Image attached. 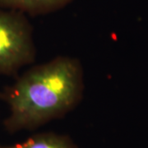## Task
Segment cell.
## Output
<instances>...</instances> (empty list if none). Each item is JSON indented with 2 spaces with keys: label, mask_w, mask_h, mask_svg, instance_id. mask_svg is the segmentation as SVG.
<instances>
[{
  "label": "cell",
  "mask_w": 148,
  "mask_h": 148,
  "mask_svg": "<svg viewBox=\"0 0 148 148\" xmlns=\"http://www.w3.org/2000/svg\"><path fill=\"white\" fill-rule=\"evenodd\" d=\"M83 78L80 61L69 56L27 71L3 95L9 109L7 127L12 131L32 128L65 114L81 100Z\"/></svg>",
  "instance_id": "6da1fadb"
},
{
  "label": "cell",
  "mask_w": 148,
  "mask_h": 148,
  "mask_svg": "<svg viewBox=\"0 0 148 148\" xmlns=\"http://www.w3.org/2000/svg\"><path fill=\"white\" fill-rule=\"evenodd\" d=\"M36 46L30 22L17 11L0 9V74L11 75L32 64Z\"/></svg>",
  "instance_id": "7a4b0ae2"
},
{
  "label": "cell",
  "mask_w": 148,
  "mask_h": 148,
  "mask_svg": "<svg viewBox=\"0 0 148 148\" xmlns=\"http://www.w3.org/2000/svg\"><path fill=\"white\" fill-rule=\"evenodd\" d=\"M73 0H0V8L20 12L42 14L58 10Z\"/></svg>",
  "instance_id": "3957f363"
},
{
  "label": "cell",
  "mask_w": 148,
  "mask_h": 148,
  "mask_svg": "<svg viewBox=\"0 0 148 148\" xmlns=\"http://www.w3.org/2000/svg\"><path fill=\"white\" fill-rule=\"evenodd\" d=\"M0 148H76L69 139L53 133H42L28 138L25 142Z\"/></svg>",
  "instance_id": "277c9868"
}]
</instances>
